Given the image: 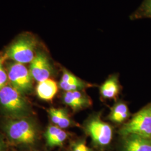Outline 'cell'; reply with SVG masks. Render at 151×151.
I'll list each match as a JSON object with an SVG mask.
<instances>
[{
  "instance_id": "obj_8",
  "label": "cell",
  "mask_w": 151,
  "mask_h": 151,
  "mask_svg": "<svg viewBox=\"0 0 151 151\" xmlns=\"http://www.w3.org/2000/svg\"><path fill=\"white\" fill-rule=\"evenodd\" d=\"M123 151H151V138L133 134L125 135Z\"/></svg>"
},
{
  "instance_id": "obj_12",
  "label": "cell",
  "mask_w": 151,
  "mask_h": 151,
  "mask_svg": "<svg viewBox=\"0 0 151 151\" xmlns=\"http://www.w3.org/2000/svg\"><path fill=\"white\" fill-rule=\"evenodd\" d=\"M49 114L53 123L60 128H66L70 126L71 121L65 109L51 108L49 110Z\"/></svg>"
},
{
  "instance_id": "obj_14",
  "label": "cell",
  "mask_w": 151,
  "mask_h": 151,
  "mask_svg": "<svg viewBox=\"0 0 151 151\" xmlns=\"http://www.w3.org/2000/svg\"><path fill=\"white\" fill-rule=\"evenodd\" d=\"M132 17L134 19L151 18V0H145Z\"/></svg>"
},
{
  "instance_id": "obj_16",
  "label": "cell",
  "mask_w": 151,
  "mask_h": 151,
  "mask_svg": "<svg viewBox=\"0 0 151 151\" xmlns=\"http://www.w3.org/2000/svg\"><path fill=\"white\" fill-rule=\"evenodd\" d=\"M67 133L64 130L61 129L59 133L47 145L50 147L61 146L67 139Z\"/></svg>"
},
{
  "instance_id": "obj_11",
  "label": "cell",
  "mask_w": 151,
  "mask_h": 151,
  "mask_svg": "<svg viewBox=\"0 0 151 151\" xmlns=\"http://www.w3.org/2000/svg\"><path fill=\"white\" fill-rule=\"evenodd\" d=\"M120 91V87L118 79L112 76L108 78L100 88V92L104 99H115L118 96Z\"/></svg>"
},
{
  "instance_id": "obj_1",
  "label": "cell",
  "mask_w": 151,
  "mask_h": 151,
  "mask_svg": "<svg viewBox=\"0 0 151 151\" xmlns=\"http://www.w3.org/2000/svg\"><path fill=\"white\" fill-rule=\"evenodd\" d=\"M3 127L9 138L15 143L32 145L37 139V127L30 119L24 117L9 119Z\"/></svg>"
},
{
  "instance_id": "obj_9",
  "label": "cell",
  "mask_w": 151,
  "mask_h": 151,
  "mask_svg": "<svg viewBox=\"0 0 151 151\" xmlns=\"http://www.w3.org/2000/svg\"><path fill=\"white\" fill-rule=\"evenodd\" d=\"M64 103L75 111H78L90 106L91 99L84 93L80 91H66L63 95Z\"/></svg>"
},
{
  "instance_id": "obj_5",
  "label": "cell",
  "mask_w": 151,
  "mask_h": 151,
  "mask_svg": "<svg viewBox=\"0 0 151 151\" xmlns=\"http://www.w3.org/2000/svg\"><path fill=\"white\" fill-rule=\"evenodd\" d=\"M7 76L11 86L22 95L32 91V77L22 63L15 62L7 65Z\"/></svg>"
},
{
  "instance_id": "obj_18",
  "label": "cell",
  "mask_w": 151,
  "mask_h": 151,
  "mask_svg": "<svg viewBox=\"0 0 151 151\" xmlns=\"http://www.w3.org/2000/svg\"><path fill=\"white\" fill-rule=\"evenodd\" d=\"M73 151H90L88 148L83 143H78L73 148Z\"/></svg>"
},
{
  "instance_id": "obj_7",
  "label": "cell",
  "mask_w": 151,
  "mask_h": 151,
  "mask_svg": "<svg viewBox=\"0 0 151 151\" xmlns=\"http://www.w3.org/2000/svg\"><path fill=\"white\" fill-rule=\"evenodd\" d=\"M29 71L32 78L40 82L48 79L53 72V68L47 56L38 52L31 62Z\"/></svg>"
},
{
  "instance_id": "obj_2",
  "label": "cell",
  "mask_w": 151,
  "mask_h": 151,
  "mask_svg": "<svg viewBox=\"0 0 151 151\" xmlns=\"http://www.w3.org/2000/svg\"><path fill=\"white\" fill-rule=\"evenodd\" d=\"M0 108L14 118L25 117L29 111L28 103L22 94L9 85L0 90Z\"/></svg>"
},
{
  "instance_id": "obj_19",
  "label": "cell",
  "mask_w": 151,
  "mask_h": 151,
  "mask_svg": "<svg viewBox=\"0 0 151 151\" xmlns=\"http://www.w3.org/2000/svg\"><path fill=\"white\" fill-rule=\"evenodd\" d=\"M0 151H5V143L0 138Z\"/></svg>"
},
{
  "instance_id": "obj_3",
  "label": "cell",
  "mask_w": 151,
  "mask_h": 151,
  "mask_svg": "<svg viewBox=\"0 0 151 151\" xmlns=\"http://www.w3.org/2000/svg\"><path fill=\"white\" fill-rule=\"evenodd\" d=\"M37 42L30 35H24L19 38L7 49L5 55L15 62L22 64L31 63L35 55V49Z\"/></svg>"
},
{
  "instance_id": "obj_17",
  "label": "cell",
  "mask_w": 151,
  "mask_h": 151,
  "mask_svg": "<svg viewBox=\"0 0 151 151\" xmlns=\"http://www.w3.org/2000/svg\"><path fill=\"white\" fill-rule=\"evenodd\" d=\"M60 81L67 83H76L80 82L82 80L68 70H64L63 71V75Z\"/></svg>"
},
{
  "instance_id": "obj_13",
  "label": "cell",
  "mask_w": 151,
  "mask_h": 151,
  "mask_svg": "<svg viewBox=\"0 0 151 151\" xmlns=\"http://www.w3.org/2000/svg\"><path fill=\"white\" fill-rule=\"evenodd\" d=\"M129 116V111L127 105L124 103L116 104L111 109L109 115V119L116 123H121Z\"/></svg>"
},
{
  "instance_id": "obj_6",
  "label": "cell",
  "mask_w": 151,
  "mask_h": 151,
  "mask_svg": "<svg viewBox=\"0 0 151 151\" xmlns=\"http://www.w3.org/2000/svg\"><path fill=\"white\" fill-rule=\"evenodd\" d=\"M86 130L94 143L99 146L108 145L112 139L111 127L103 122L99 116H93L87 122Z\"/></svg>"
},
{
  "instance_id": "obj_10",
  "label": "cell",
  "mask_w": 151,
  "mask_h": 151,
  "mask_svg": "<svg viewBox=\"0 0 151 151\" xmlns=\"http://www.w3.org/2000/svg\"><path fill=\"white\" fill-rule=\"evenodd\" d=\"M57 91L58 86L57 83L49 78L39 82L37 87L38 96L44 100H52Z\"/></svg>"
},
{
  "instance_id": "obj_4",
  "label": "cell",
  "mask_w": 151,
  "mask_h": 151,
  "mask_svg": "<svg viewBox=\"0 0 151 151\" xmlns=\"http://www.w3.org/2000/svg\"><path fill=\"white\" fill-rule=\"evenodd\" d=\"M121 135L133 134L151 138V103L133 116L120 130Z\"/></svg>"
},
{
  "instance_id": "obj_15",
  "label": "cell",
  "mask_w": 151,
  "mask_h": 151,
  "mask_svg": "<svg viewBox=\"0 0 151 151\" xmlns=\"http://www.w3.org/2000/svg\"><path fill=\"white\" fill-rule=\"evenodd\" d=\"M7 59L5 54L0 55V90L5 86L7 82L8 76L4 68V63Z\"/></svg>"
}]
</instances>
